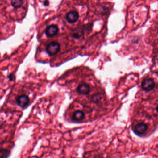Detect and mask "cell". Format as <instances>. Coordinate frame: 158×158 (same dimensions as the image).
Segmentation results:
<instances>
[{
  "label": "cell",
  "mask_w": 158,
  "mask_h": 158,
  "mask_svg": "<svg viewBox=\"0 0 158 158\" xmlns=\"http://www.w3.org/2000/svg\"><path fill=\"white\" fill-rule=\"evenodd\" d=\"M26 0H0V28L10 29L23 18Z\"/></svg>",
  "instance_id": "cell-1"
},
{
  "label": "cell",
  "mask_w": 158,
  "mask_h": 158,
  "mask_svg": "<svg viewBox=\"0 0 158 158\" xmlns=\"http://www.w3.org/2000/svg\"><path fill=\"white\" fill-rule=\"evenodd\" d=\"M60 44L57 42L54 41L50 43L46 46V51L49 55L52 56L57 54L60 51Z\"/></svg>",
  "instance_id": "cell-2"
},
{
  "label": "cell",
  "mask_w": 158,
  "mask_h": 158,
  "mask_svg": "<svg viewBox=\"0 0 158 158\" xmlns=\"http://www.w3.org/2000/svg\"><path fill=\"white\" fill-rule=\"evenodd\" d=\"M30 99L26 95H21L17 98L16 103L20 107L24 108L26 107L29 104Z\"/></svg>",
  "instance_id": "cell-3"
},
{
  "label": "cell",
  "mask_w": 158,
  "mask_h": 158,
  "mask_svg": "<svg viewBox=\"0 0 158 158\" xmlns=\"http://www.w3.org/2000/svg\"><path fill=\"white\" fill-rule=\"evenodd\" d=\"M77 91L78 94L82 95H86L91 92V87L87 84L84 83L79 85L77 87Z\"/></svg>",
  "instance_id": "cell-4"
},
{
  "label": "cell",
  "mask_w": 158,
  "mask_h": 158,
  "mask_svg": "<svg viewBox=\"0 0 158 158\" xmlns=\"http://www.w3.org/2000/svg\"><path fill=\"white\" fill-rule=\"evenodd\" d=\"M155 86L154 80L151 78L145 79L143 80L142 83V86L144 90L150 91L153 89Z\"/></svg>",
  "instance_id": "cell-5"
},
{
  "label": "cell",
  "mask_w": 158,
  "mask_h": 158,
  "mask_svg": "<svg viewBox=\"0 0 158 158\" xmlns=\"http://www.w3.org/2000/svg\"><path fill=\"white\" fill-rule=\"evenodd\" d=\"M58 31H59V29L57 26L56 25H52L47 27L45 33L47 37L52 38L57 35Z\"/></svg>",
  "instance_id": "cell-6"
},
{
  "label": "cell",
  "mask_w": 158,
  "mask_h": 158,
  "mask_svg": "<svg viewBox=\"0 0 158 158\" xmlns=\"http://www.w3.org/2000/svg\"><path fill=\"white\" fill-rule=\"evenodd\" d=\"M85 115L84 112L81 110H76L72 115V119L76 122L82 121L85 118Z\"/></svg>",
  "instance_id": "cell-7"
},
{
  "label": "cell",
  "mask_w": 158,
  "mask_h": 158,
  "mask_svg": "<svg viewBox=\"0 0 158 158\" xmlns=\"http://www.w3.org/2000/svg\"><path fill=\"white\" fill-rule=\"evenodd\" d=\"M79 17V14L75 11H71L67 15L66 19L69 23H74L77 22Z\"/></svg>",
  "instance_id": "cell-8"
},
{
  "label": "cell",
  "mask_w": 158,
  "mask_h": 158,
  "mask_svg": "<svg viewBox=\"0 0 158 158\" xmlns=\"http://www.w3.org/2000/svg\"><path fill=\"white\" fill-rule=\"evenodd\" d=\"M148 128V127L145 123H138L135 127V132L137 134L143 135L147 131Z\"/></svg>",
  "instance_id": "cell-9"
},
{
  "label": "cell",
  "mask_w": 158,
  "mask_h": 158,
  "mask_svg": "<svg viewBox=\"0 0 158 158\" xmlns=\"http://www.w3.org/2000/svg\"><path fill=\"white\" fill-rule=\"evenodd\" d=\"M9 150L5 149H0V158H7L10 155Z\"/></svg>",
  "instance_id": "cell-10"
},
{
  "label": "cell",
  "mask_w": 158,
  "mask_h": 158,
  "mask_svg": "<svg viewBox=\"0 0 158 158\" xmlns=\"http://www.w3.org/2000/svg\"><path fill=\"white\" fill-rule=\"evenodd\" d=\"M101 99V96L99 94H95L92 96L91 100L92 102L95 103H98L100 101Z\"/></svg>",
  "instance_id": "cell-11"
},
{
  "label": "cell",
  "mask_w": 158,
  "mask_h": 158,
  "mask_svg": "<svg viewBox=\"0 0 158 158\" xmlns=\"http://www.w3.org/2000/svg\"><path fill=\"white\" fill-rule=\"evenodd\" d=\"M44 4L45 5H48L49 4V2H48V1H45L44 2Z\"/></svg>",
  "instance_id": "cell-12"
},
{
  "label": "cell",
  "mask_w": 158,
  "mask_h": 158,
  "mask_svg": "<svg viewBox=\"0 0 158 158\" xmlns=\"http://www.w3.org/2000/svg\"><path fill=\"white\" fill-rule=\"evenodd\" d=\"M156 110L157 111V112H158V106H157L156 107Z\"/></svg>",
  "instance_id": "cell-13"
}]
</instances>
